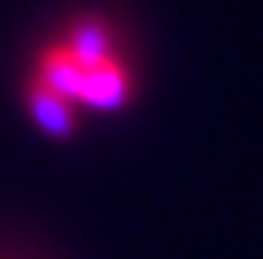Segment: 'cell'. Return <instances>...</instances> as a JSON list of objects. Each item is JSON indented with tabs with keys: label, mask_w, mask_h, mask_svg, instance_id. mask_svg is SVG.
Masks as SVG:
<instances>
[{
	"label": "cell",
	"mask_w": 263,
	"mask_h": 259,
	"mask_svg": "<svg viewBox=\"0 0 263 259\" xmlns=\"http://www.w3.org/2000/svg\"><path fill=\"white\" fill-rule=\"evenodd\" d=\"M130 70L120 56H109V60L95 63V67H84V84H81V105L84 109H123L130 98Z\"/></svg>",
	"instance_id": "1"
},
{
	"label": "cell",
	"mask_w": 263,
	"mask_h": 259,
	"mask_svg": "<svg viewBox=\"0 0 263 259\" xmlns=\"http://www.w3.org/2000/svg\"><path fill=\"white\" fill-rule=\"evenodd\" d=\"M60 42L81 67H95V63L109 60V56H120V53H116L112 25L105 18H99V14H81V18H74L70 28L60 35Z\"/></svg>",
	"instance_id": "2"
},
{
	"label": "cell",
	"mask_w": 263,
	"mask_h": 259,
	"mask_svg": "<svg viewBox=\"0 0 263 259\" xmlns=\"http://www.w3.org/2000/svg\"><path fill=\"white\" fill-rule=\"evenodd\" d=\"M25 102H28V112L46 137H70L74 126H78V105L67 102L63 95H57L53 88L39 84L35 77H28L25 84Z\"/></svg>",
	"instance_id": "3"
}]
</instances>
